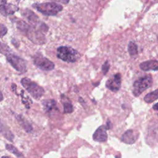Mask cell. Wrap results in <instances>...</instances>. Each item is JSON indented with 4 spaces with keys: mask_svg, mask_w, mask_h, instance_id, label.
<instances>
[{
    "mask_svg": "<svg viewBox=\"0 0 158 158\" xmlns=\"http://www.w3.org/2000/svg\"><path fill=\"white\" fill-rule=\"evenodd\" d=\"M57 56L66 62L74 63L81 57L80 54L75 49L68 46H60L57 49Z\"/></svg>",
    "mask_w": 158,
    "mask_h": 158,
    "instance_id": "6da1fadb",
    "label": "cell"
},
{
    "mask_svg": "<svg viewBox=\"0 0 158 158\" xmlns=\"http://www.w3.org/2000/svg\"><path fill=\"white\" fill-rule=\"evenodd\" d=\"M33 7L46 15H56L62 10V6L55 2L35 3L33 4Z\"/></svg>",
    "mask_w": 158,
    "mask_h": 158,
    "instance_id": "7a4b0ae2",
    "label": "cell"
},
{
    "mask_svg": "<svg viewBox=\"0 0 158 158\" xmlns=\"http://www.w3.org/2000/svg\"><path fill=\"white\" fill-rule=\"evenodd\" d=\"M21 84L35 99H39L44 93L43 88L28 78H23Z\"/></svg>",
    "mask_w": 158,
    "mask_h": 158,
    "instance_id": "3957f363",
    "label": "cell"
},
{
    "mask_svg": "<svg viewBox=\"0 0 158 158\" xmlns=\"http://www.w3.org/2000/svg\"><path fill=\"white\" fill-rule=\"evenodd\" d=\"M152 84V77L149 75L142 77L136 80L133 85V94L135 96H139L143 91L151 86Z\"/></svg>",
    "mask_w": 158,
    "mask_h": 158,
    "instance_id": "277c9868",
    "label": "cell"
},
{
    "mask_svg": "<svg viewBox=\"0 0 158 158\" xmlns=\"http://www.w3.org/2000/svg\"><path fill=\"white\" fill-rule=\"evenodd\" d=\"M6 56L7 61L17 71L20 73H24L27 71V63L25 60L10 53H7Z\"/></svg>",
    "mask_w": 158,
    "mask_h": 158,
    "instance_id": "5b68a950",
    "label": "cell"
},
{
    "mask_svg": "<svg viewBox=\"0 0 158 158\" xmlns=\"http://www.w3.org/2000/svg\"><path fill=\"white\" fill-rule=\"evenodd\" d=\"M33 62L37 67L42 70L49 71L54 68V63L41 54H36L34 56Z\"/></svg>",
    "mask_w": 158,
    "mask_h": 158,
    "instance_id": "8992f818",
    "label": "cell"
},
{
    "mask_svg": "<svg viewBox=\"0 0 158 158\" xmlns=\"http://www.w3.org/2000/svg\"><path fill=\"white\" fill-rule=\"evenodd\" d=\"M107 88L112 91L116 92L118 91L121 86V75L120 73H116L110 78L107 80L106 83Z\"/></svg>",
    "mask_w": 158,
    "mask_h": 158,
    "instance_id": "52a82bcc",
    "label": "cell"
},
{
    "mask_svg": "<svg viewBox=\"0 0 158 158\" xmlns=\"http://www.w3.org/2000/svg\"><path fill=\"white\" fill-rule=\"evenodd\" d=\"M43 106L45 112L49 116L54 115L59 111L56 102L54 99L44 100L43 102Z\"/></svg>",
    "mask_w": 158,
    "mask_h": 158,
    "instance_id": "ba28073f",
    "label": "cell"
},
{
    "mask_svg": "<svg viewBox=\"0 0 158 158\" xmlns=\"http://www.w3.org/2000/svg\"><path fill=\"white\" fill-rule=\"evenodd\" d=\"M107 130L106 126H100L93 134V138L97 142H105L107 139V134L106 130Z\"/></svg>",
    "mask_w": 158,
    "mask_h": 158,
    "instance_id": "9c48e42d",
    "label": "cell"
},
{
    "mask_svg": "<svg viewBox=\"0 0 158 158\" xmlns=\"http://www.w3.org/2000/svg\"><path fill=\"white\" fill-rule=\"evenodd\" d=\"M138 138V135L136 132L132 130H129L125 131L121 137V140L126 144H133Z\"/></svg>",
    "mask_w": 158,
    "mask_h": 158,
    "instance_id": "30bf717a",
    "label": "cell"
},
{
    "mask_svg": "<svg viewBox=\"0 0 158 158\" xmlns=\"http://www.w3.org/2000/svg\"><path fill=\"white\" fill-rule=\"evenodd\" d=\"M1 14L2 15L7 16L13 14L15 12L19 10V7L12 4H8L7 2L1 4Z\"/></svg>",
    "mask_w": 158,
    "mask_h": 158,
    "instance_id": "8fae6325",
    "label": "cell"
},
{
    "mask_svg": "<svg viewBox=\"0 0 158 158\" xmlns=\"http://www.w3.org/2000/svg\"><path fill=\"white\" fill-rule=\"evenodd\" d=\"M139 67L144 71L158 70V61L156 60L145 61L140 64Z\"/></svg>",
    "mask_w": 158,
    "mask_h": 158,
    "instance_id": "7c38bea8",
    "label": "cell"
},
{
    "mask_svg": "<svg viewBox=\"0 0 158 158\" xmlns=\"http://www.w3.org/2000/svg\"><path fill=\"white\" fill-rule=\"evenodd\" d=\"M61 102L64 107V112L65 114L71 113L73 110V107L70 101L64 94L61 95Z\"/></svg>",
    "mask_w": 158,
    "mask_h": 158,
    "instance_id": "4fadbf2b",
    "label": "cell"
},
{
    "mask_svg": "<svg viewBox=\"0 0 158 158\" xmlns=\"http://www.w3.org/2000/svg\"><path fill=\"white\" fill-rule=\"evenodd\" d=\"M22 14L25 17H26L28 20L29 22H30L32 23L31 25L35 24V23H36L37 22H39L38 20V18L36 15V14H34L32 11H31L28 9L25 10L24 12L22 13Z\"/></svg>",
    "mask_w": 158,
    "mask_h": 158,
    "instance_id": "5bb4252c",
    "label": "cell"
},
{
    "mask_svg": "<svg viewBox=\"0 0 158 158\" xmlns=\"http://www.w3.org/2000/svg\"><path fill=\"white\" fill-rule=\"evenodd\" d=\"M157 99H158V89L147 94L144 98V101L146 102L147 103L152 102L154 101L157 100Z\"/></svg>",
    "mask_w": 158,
    "mask_h": 158,
    "instance_id": "9a60e30c",
    "label": "cell"
},
{
    "mask_svg": "<svg viewBox=\"0 0 158 158\" xmlns=\"http://www.w3.org/2000/svg\"><path fill=\"white\" fill-rule=\"evenodd\" d=\"M16 24H17V28L25 34L27 33V31L29 30L30 27L29 25H28L25 22H24L23 20L17 21Z\"/></svg>",
    "mask_w": 158,
    "mask_h": 158,
    "instance_id": "2e32d148",
    "label": "cell"
},
{
    "mask_svg": "<svg viewBox=\"0 0 158 158\" xmlns=\"http://www.w3.org/2000/svg\"><path fill=\"white\" fill-rule=\"evenodd\" d=\"M6 148L7 150H8L9 152H10L11 153L15 154L17 157H19V158H22L23 157V155L21 152H20L17 148H15L14 146H13L11 144H7L6 145Z\"/></svg>",
    "mask_w": 158,
    "mask_h": 158,
    "instance_id": "e0dca14e",
    "label": "cell"
},
{
    "mask_svg": "<svg viewBox=\"0 0 158 158\" xmlns=\"http://www.w3.org/2000/svg\"><path fill=\"white\" fill-rule=\"evenodd\" d=\"M128 51L130 56H135L137 54L138 47L136 44L135 43L130 41L128 45Z\"/></svg>",
    "mask_w": 158,
    "mask_h": 158,
    "instance_id": "ac0fdd59",
    "label": "cell"
},
{
    "mask_svg": "<svg viewBox=\"0 0 158 158\" xmlns=\"http://www.w3.org/2000/svg\"><path fill=\"white\" fill-rule=\"evenodd\" d=\"M18 120H19V123L22 125V127H23V128L27 131V132H30L32 128L30 126V125L27 122V121H25V120L21 117V116H19L18 117Z\"/></svg>",
    "mask_w": 158,
    "mask_h": 158,
    "instance_id": "d6986e66",
    "label": "cell"
},
{
    "mask_svg": "<svg viewBox=\"0 0 158 158\" xmlns=\"http://www.w3.org/2000/svg\"><path fill=\"white\" fill-rule=\"evenodd\" d=\"M2 133H3V135L4 136V137H6L7 139H8L10 141H12L14 138V135L9 130H1Z\"/></svg>",
    "mask_w": 158,
    "mask_h": 158,
    "instance_id": "ffe728a7",
    "label": "cell"
},
{
    "mask_svg": "<svg viewBox=\"0 0 158 158\" xmlns=\"http://www.w3.org/2000/svg\"><path fill=\"white\" fill-rule=\"evenodd\" d=\"M109 63L108 61H106L102 66V72L104 75H106L109 69Z\"/></svg>",
    "mask_w": 158,
    "mask_h": 158,
    "instance_id": "44dd1931",
    "label": "cell"
},
{
    "mask_svg": "<svg viewBox=\"0 0 158 158\" xmlns=\"http://www.w3.org/2000/svg\"><path fill=\"white\" fill-rule=\"evenodd\" d=\"M0 31H1V37H2L4 35H5L7 31V28L3 25V24H1L0 25Z\"/></svg>",
    "mask_w": 158,
    "mask_h": 158,
    "instance_id": "7402d4cb",
    "label": "cell"
},
{
    "mask_svg": "<svg viewBox=\"0 0 158 158\" xmlns=\"http://www.w3.org/2000/svg\"><path fill=\"white\" fill-rule=\"evenodd\" d=\"M52 1H56L58 2H60V3L64 4H66L69 2V0H52Z\"/></svg>",
    "mask_w": 158,
    "mask_h": 158,
    "instance_id": "603a6c76",
    "label": "cell"
},
{
    "mask_svg": "<svg viewBox=\"0 0 158 158\" xmlns=\"http://www.w3.org/2000/svg\"><path fill=\"white\" fill-rule=\"evenodd\" d=\"M106 127H107V130H108V129H110L111 127H112V124H111V123H110V122L109 120H107V125H106Z\"/></svg>",
    "mask_w": 158,
    "mask_h": 158,
    "instance_id": "cb8c5ba5",
    "label": "cell"
},
{
    "mask_svg": "<svg viewBox=\"0 0 158 158\" xmlns=\"http://www.w3.org/2000/svg\"><path fill=\"white\" fill-rule=\"evenodd\" d=\"M153 109L156 110H158V103H157L156 104H155L154 106H153Z\"/></svg>",
    "mask_w": 158,
    "mask_h": 158,
    "instance_id": "d4e9b609",
    "label": "cell"
},
{
    "mask_svg": "<svg viewBox=\"0 0 158 158\" xmlns=\"http://www.w3.org/2000/svg\"><path fill=\"white\" fill-rule=\"evenodd\" d=\"M1 158H11V157H8V156H2Z\"/></svg>",
    "mask_w": 158,
    "mask_h": 158,
    "instance_id": "484cf974",
    "label": "cell"
},
{
    "mask_svg": "<svg viewBox=\"0 0 158 158\" xmlns=\"http://www.w3.org/2000/svg\"><path fill=\"white\" fill-rule=\"evenodd\" d=\"M157 42H158V37H157Z\"/></svg>",
    "mask_w": 158,
    "mask_h": 158,
    "instance_id": "4316f807",
    "label": "cell"
}]
</instances>
